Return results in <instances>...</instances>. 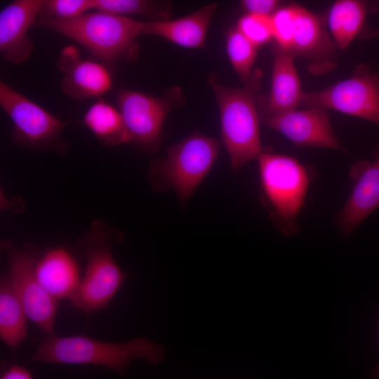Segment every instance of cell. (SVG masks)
<instances>
[{"mask_svg": "<svg viewBox=\"0 0 379 379\" xmlns=\"http://www.w3.org/2000/svg\"><path fill=\"white\" fill-rule=\"evenodd\" d=\"M274 55L271 89L268 95L258 97L262 117L277 115L295 109L300 106L301 91L293 59L288 51L273 46Z\"/></svg>", "mask_w": 379, "mask_h": 379, "instance_id": "2e32d148", "label": "cell"}, {"mask_svg": "<svg viewBox=\"0 0 379 379\" xmlns=\"http://www.w3.org/2000/svg\"><path fill=\"white\" fill-rule=\"evenodd\" d=\"M81 124L103 146L114 147L130 143V138L119 109L102 98L97 99L88 108Z\"/></svg>", "mask_w": 379, "mask_h": 379, "instance_id": "44dd1931", "label": "cell"}, {"mask_svg": "<svg viewBox=\"0 0 379 379\" xmlns=\"http://www.w3.org/2000/svg\"><path fill=\"white\" fill-rule=\"evenodd\" d=\"M1 211H11L13 213H20L25 209L24 200L19 197L7 199L4 191L1 190Z\"/></svg>", "mask_w": 379, "mask_h": 379, "instance_id": "f1b7e54d", "label": "cell"}, {"mask_svg": "<svg viewBox=\"0 0 379 379\" xmlns=\"http://www.w3.org/2000/svg\"><path fill=\"white\" fill-rule=\"evenodd\" d=\"M45 0H13L0 13V54L6 62L19 65L34 51L28 34L40 16Z\"/></svg>", "mask_w": 379, "mask_h": 379, "instance_id": "9a60e30c", "label": "cell"}, {"mask_svg": "<svg viewBox=\"0 0 379 379\" xmlns=\"http://www.w3.org/2000/svg\"><path fill=\"white\" fill-rule=\"evenodd\" d=\"M373 0H335L327 24L335 46L345 49L364 27L367 14L375 8Z\"/></svg>", "mask_w": 379, "mask_h": 379, "instance_id": "ffe728a7", "label": "cell"}, {"mask_svg": "<svg viewBox=\"0 0 379 379\" xmlns=\"http://www.w3.org/2000/svg\"><path fill=\"white\" fill-rule=\"evenodd\" d=\"M216 7L211 4L181 18L142 22L141 36H160L185 48H201Z\"/></svg>", "mask_w": 379, "mask_h": 379, "instance_id": "ac0fdd59", "label": "cell"}, {"mask_svg": "<svg viewBox=\"0 0 379 379\" xmlns=\"http://www.w3.org/2000/svg\"><path fill=\"white\" fill-rule=\"evenodd\" d=\"M95 9L117 15H139L149 21L168 20L171 0H94Z\"/></svg>", "mask_w": 379, "mask_h": 379, "instance_id": "7402d4cb", "label": "cell"}, {"mask_svg": "<svg viewBox=\"0 0 379 379\" xmlns=\"http://www.w3.org/2000/svg\"><path fill=\"white\" fill-rule=\"evenodd\" d=\"M165 347L146 338L124 343L107 342L85 335H49L38 346L30 361L45 364L93 365L125 376L135 359H145L151 366L164 358Z\"/></svg>", "mask_w": 379, "mask_h": 379, "instance_id": "7a4b0ae2", "label": "cell"}, {"mask_svg": "<svg viewBox=\"0 0 379 379\" xmlns=\"http://www.w3.org/2000/svg\"><path fill=\"white\" fill-rule=\"evenodd\" d=\"M56 66L62 74L60 88L72 99H98L112 89L109 68L99 61L83 59L73 45L62 48Z\"/></svg>", "mask_w": 379, "mask_h": 379, "instance_id": "7c38bea8", "label": "cell"}, {"mask_svg": "<svg viewBox=\"0 0 379 379\" xmlns=\"http://www.w3.org/2000/svg\"><path fill=\"white\" fill-rule=\"evenodd\" d=\"M0 105L12 121L10 138L14 145L60 155L68 152L69 145L62 138L67 124L3 79L0 81Z\"/></svg>", "mask_w": 379, "mask_h": 379, "instance_id": "52a82bcc", "label": "cell"}, {"mask_svg": "<svg viewBox=\"0 0 379 379\" xmlns=\"http://www.w3.org/2000/svg\"><path fill=\"white\" fill-rule=\"evenodd\" d=\"M220 142L196 133L169 146L166 156L151 162L147 178L156 192L173 190L185 204L218 159Z\"/></svg>", "mask_w": 379, "mask_h": 379, "instance_id": "8992f818", "label": "cell"}, {"mask_svg": "<svg viewBox=\"0 0 379 379\" xmlns=\"http://www.w3.org/2000/svg\"><path fill=\"white\" fill-rule=\"evenodd\" d=\"M271 128L299 147H325L344 151L335 135L326 109L308 107L262 117Z\"/></svg>", "mask_w": 379, "mask_h": 379, "instance_id": "5bb4252c", "label": "cell"}, {"mask_svg": "<svg viewBox=\"0 0 379 379\" xmlns=\"http://www.w3.org/2000/svg\"><path fill=\"white\" fill-rule=\"evenodd\" d=\"M33 378V373L30 370L18 364L10 365L0 375L1 379H32Z\"/></svg>", "mask_w": 379, "mask_h": 379, "instance_id": "83f0119b", "label": "cell"}, {"mask_svg": "<svg viewBox=\"0 0 379 379\" xmlns=\"http://www.w3.org/2000/svg\"><path fill=\"white\" fill-rule=\"evenodd\" d=\"M28 319L10 273L0 280V338L13 351L27 337Z\"/></svg>", "mask_w": 379, "mask_h": 379, "instance_id": "d6986e66", "label": "cell"}, {"mask_svg": "<svg viewBox=\"0 0 379 379\" xmlns=\"http://www.w3.org/2000/svg\"><path fill=\"white\" fill-rule=\"evenodd\" d=\"M300 106L332 109L379 126V72L361 65L344 81L315 92H302Z\"/></svg>", "mask_w": 379, "mask_h": 379, "instance_id": "9c48e42d", "label": "cell"}, {"mask_svg": "<svg viewBox=\"0 0 379 379\" xmlns=\"http://www.w3.org/2000/svg\"><path fill=\"white\" fill-rule=\"evenodd\" d=\"M370 376L373 378H379V361L377 365L372 369Z\"/></svg>", "mask_w": 379, "mask_h": 379, "instance_id": "4dcf8cb0", "label": "cell"}, {"mask_svg": "<svg viewBox=\"0 0 379 379\" xmlns=\"http://www.w3.org/2000/svg\"><path fill=\"white\" fill-rule=\"evenodd\" d=\"M258 159L262 201L275 227L285 236H293L299 231L298 218L310 172L295 158L271 151H262Z\"/></svg>", "mask_w": 379, "mask_h": 379, "instance_id": "5b68a950", "label": "cell"}, {"mask_svg": "<svg viewBox=\"0 0 379 379\" xmlns=\"http://www.w3.org/2000/svg\"><path fill=\"white\" fill-rule=\"evenodd\" d=\"M226 48L234 70L243 79H248L253 75L258 47L234 27L227 35Z\"/></svg>", "mask_w": 379, "mask_h": 379, "instance_id": "603a6c76", "label": "cell"}, {"mask_svg": "<svg viewBox=\"0 0 379 379\" xmlns=\"http://www.w3.org/2000/svg\"><path fill=\"white\" fill-rule=\"evenodd\" d=\"M246 13L271 15L277 8L279 0H241Z\"/></svg>", "mask_w": 379, "mask_h": 379, "instance_id": "4316f807", "label": "cell"}, {"mask_svg": "<svg viewBox=\"0 0 379 379\" xmlns=\"http://www.w3.org/2000/svg\"><path fill=\"white\" fill-rule=\"evenodd\" d=\"M115 97L130 142L144 151L157 152L163 140L165 120L174 105L171 97L124 88L117 90Z\"/></svg>", "mask_w": 379, "mask_h": 379, "instance_id": "30bf717a", "label": "cell"}, {"mask_svg": "<svg viewBox=\"0 0 379 379\" xmlns=\"http://www.w3.org/2000/svg\"><path fill=\"white\" fill-rule=\"evenodd\" d=\"M351 193L336 216V225L343 236L352 234L359 225L379 208V144L373 160L359 161L350 171Z\"/></svg>", "mask_w": 379, "mask_h": 379, "instance_id": "4fadbf2b", "label": "cell"}, {"mask_svg": "<svg viewBox=\"0 0 379 379\" xmlns=\"http://www.w3.org/2000/svg\"><path fill=\"white\" fill-rule=\"evenodd\" d=\"M123 239L119 229L97 219L77 241V251L85 260V270L69 300L76 310L91 314L105 309L128 278L112 253Z\"/></svg>", "mask_w": 379, "mask_h": 379, "instance_id": "3957f363", "label": "cell"}, {"mask_svg": "<svg viewBox=\"0 0 379 379\" xmlns=\"http://www.w3.org/2000/svg\"><path fill=\"white\" fill-rule=\"evenodd\" d=\"M35 272L43 288L53 298L70 300L81 277L74 255L64 246L43 250Z\"/></svg>", "mask_w": 379, "mask_h": 379, "instance_id": "e0dca14e", "label": "cell"}, {"mask_svg": "<svg viewBox=\"0 0 379 379\" xmlns=\"http://www.w3.org/2000/svg\"><path fill=\"white\" fill-rule=\"evenodd\" d=\"M273 38L276 45L290 51L293 22V4L277 8L271 15Z\"/></svg>", "mask_w": 379, "mask_h": 379, "instance_id": "484cf974", "label": "cell"}, {"mask_svg": "<svg viewBox=\"0 0 379 379\" xmlns=\"http://www.w3.org/2000/svg\"><path fill=\"white\" fill-rule=\"evenodd\" d=\"M0 247L6 255L8 272L28 319L47 335L54 334L58 300L43 288L35 272L43 250L34 243L18 246L7 239L1 241Z\"/></svg>", "mask_w": 379, "mask_h": 379, "instance_id": "ba28073f", "label": "cell"}, {"mask_svg": "<svg viewBox=\"0 0 379 379\" xmlns=\"http://www.w3.org/2000/svg\"><path fill=\"white\" fill-rule=\"evenodd\" d=\"M236 28L258 47L273 38L270 15L246 13L238 20Z\"/></svg>", "mask_w": 379, "mask_h": 379, "instance_id": "cb8c5ba5", "label": "cell"}, {"mask_svg": "<svg viewBox=\"0 0 379 379\" xmlns=\"http://www.w3.org/2000/svg\"><path fill=\"white\" fill-rule=\"evenodd\" d=\"M336 46L321 19L305 8L293 4V22L290 52L309 62L315 75L329 72L336 66Z\"/></svg>", "mask_w": 379, "mask_h": 379, "instance_id": "8fae6325", "label": "cell"}, {"mask_svg": "<svg viewBox=\"0 0 379 379\" xmlns=\"http://www.w3.org/2000/svg\"><path fill=\"white\" fill-rule=\"evenodd\" d=\"M378 36L379 29H373L367 26H364L357 36L359 39H371Z\"/></svg>", "mask_w": 379, "mask_h": 379, "instance_id": "f546056e", "label": "cell"}, {"mask_svg": "<svg viewBox=\"0 0 379 379\" xmlns=\"http://www.w3.org/2000/svg\"><path fill=\"white\" fill-rule=\"evenodd\" d=\"M92 8L94 0H45L39 17L72 18Z\"/></svg>", "mask_w": 379, "mask_h": 379, "instance_id": "d4e9b609", "label": "cell"}, {"mask_svg": "<svg viewBox=\"0 0 379 379\" xmlns=\"http://www.w3.org/2000/svg\"><path fill=\"white\" fill-rule=\"evenodd\" d=\"M259 78L255 72L243 88L225 86L211 77L208 80L219 107L222 140L235 171L262 152L257 97Z\"/></svg>", "mask_w": 379, "mask_h": 379, "instance_id": "277c9868", "label": "cell"}, {"mask_svg": "<svg viewBox=\"0 0 379 379\" xmlns=\"http://www.w3.org/2000/svg\"><path fill=\"white\" fill-rule=\"evenodd\" d=\"M35 27L74 41L109 68L121 60L137 58L136 38L141 36L142 22L98 10L67 19L39 17Z\"/></svg>", "mask_w": 379, "mask_h": 379, "instance_id": "6da1fadb", "label": "cell"}]
</instances>
